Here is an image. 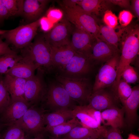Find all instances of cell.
I'll return each mask as SVG.
<instances>
[{"instance_id":"1","label":"cell","mask_w":139,"mask_h":139,"mask_svg":"<svg viewBox=\"0 0 139 139\" xmlns=\"http://www.w3.org/2000/svg\"><path fill=\"white\" fill-rule=\"evenodd\" d=\"M120 44L121 45L117 71V76L114 87L116 88L121 78L124 68L136 58L139 50V27L137 24L129 25L125 28L122 34Z\"/></svg>"},{"instance_id":"2","label":"cell","mask_w":139,"mask_h":139,"mask_svg":"<svg viewBox=\"0 0 139 139\" xmlns=\"http://www.w3.org/2000/svg\"><path fill=\"white\" fill-rule=\"evenodd\" d=\"M55 79L63 86L78 105H88L93 84L90 78H72L56 74Z\"/></svg>"},{"instance_id":"3","label":"cell","mask_w":139,"mask_h":139,"mask_svg":"<svg viewBox=\"0 0 139 139\" xmlns=\"http://www.w3.org/2000/svg\"><path fill=\"white\" fill-rule=\"evenodd\" d=\"M43 100L51 112L61 110H73L77 105L62 84L55 79L50 81L47 85Z\"/></svg>"},{"instance_id":"4","label":"cell","mask_w":139,"mask_h":139,"mask_svg":"<svg viewBox=\"0 0 139 139\" xmlns=\"http://www.w3.org/2000/svg\"><path fill=\"white\" fill-rule=\"evenodd\" d=\"M24 49L23 55L29 56L45 73L55 71L50 46L44 35L37 37L33 42Z\"/></svg>"},{"instance_id":"5","label":"cell","mask_w":139,"mask_h":139,"mask_svg":"<svg viewBox=\"0 0 139 139\" xmlns=\"http://www.w3.org/2000/svg\"><path fill=\"white\" fill-rule=\"evenodd\" d=\"M62 6L65 17L71 24L95 39L99 28L95 18L85 12L78 5L71 8Z\"/></svg>"},{"instance_id":"6","label":"cell","mask_w":139,"mask_h":139,"mask_svg":"<svg viewBox=\"0 0 139 139\" xmlns=\"http://www.w3.org/2000/svg\"><path fill=\"white\" fill-rule=\"evenodd\" d=\"M95 66L89 57L76 53L65 66L56 74L70 78H90Z\"/></svg>"},{"instance_id":"7","label":"cell","mask_w":139,"mask_h":139,"mask_svg":"<svg viewBox=\"0 0 139 139\" xmlns=\"http://www.w3.org/2000/svg\"><path fill=\"white\" fill-rule=\"evenodd\" d=\"M39 26V19L26 25L8 30L1 35V37L17 48L24 49L31 43Z\"/></svg>"},{"instance_id":"8","label":"cell","mask_w":139,"mask_h":139,"mask_svg":"<svg viewBox=\"0 0 139 139\" xmlns=\"http://www.w3.org/2000/svg\"><path fill=\"white\" fill-rule=\"evenodd\" d=\"M120 55L117 53L102 65L95 76L92 93L114 85Z\"/></svg>"},{"instance_id":"9","label":"cell","mask_w":139,"mask_h":139,"mask_svg":"<svg viewBox=\"0 0 139 139\" xmlns=\"http://www.w3.org/2000/svg\"><path fill=\"white\" fill-rule=\"evenodd\" d=\"M36 74L26 80L24 96L30 105L43 101L46 94L47 85L44 78V71L39 68Z\"/></svg>"},{"instance_id":"10","label":"cell","mask_w":139,"mask_h":139,"mask_svg":"<svg viewBox=\"0 0 139 139\" xmlns=\"http://www.w3.org/2000/svg\"><path fill=\"white\" fill-rule=\"evenodd\" d=\"M73 28L65 17L55 24L52 28L44 36L50 46L59 47L69 45Z\"/></svg>"},{"instance_id":"11","label":"cell","mask_w":139,"mask_h":139,"mask_svg":"<svg viewBox=\"0 0 139 139\" xmlns=\"http://www.w3.org/2000/svg\"><path fill=\"white\" fill-rule=\"evenodd\" d=\"M44 114L41 110L31 106L16 123L20 126L25 132L36 136L45 131Z\"/></svg>"},{"instance_id":"12","label":"cell","mask_w":139,"mask_h":139,"mask_svg":"<svg viewBox=\"0 0 139 139\" xmlns=\"http://www.w3.org/2000/svg\"><path fill=\"white\" fill-rule=\"evenodd\" d=\"M119 100L112 86L97 91L92 93L88 105L100 111L114 107L120 108Z\"/></svg>"},{"instance_id":"13","label":"cell","mask_w":139,"mask_h":139,"mask_svg":"<svg viewBox=\"0 0 139 139\" xmlns=\"http://www.w3.org/2000/svg\"><path fill=\"white\" fill-rule=\"evenodd\" d=\"M30 106L25 101L11 100L1 115L0 123L7 127L15 124L22 118Z\"/></svg>"},{"instance_id":"14","label":"cell","mask_w":139,"mask_h":139,"mask_svg":"<svg viewBox=\"0 0 139 139\" xmlns=\"http://www.w3.org/2000/svg\"><path fill=\"white\" fill-rule=\"evenodd\" d=\"M71 36L70 44L76 53L89 58L95 39L84 31L74 26Z\"/></svg>"},{"instance_id":"15","label":"cell","mask_w":139,"mask_h":139,"mask_svg":"<svg viewBox=\"0 0 139 139\" xmlns=\"http://www.w3.org/2000/svg\"><path fill=\"white\" fill-rule=\"evenodd\" d=\"M119 53L118 48L96 38L89 58L95 66L102 65Z\"/></svg>"},{"instance_id":"16","label":"cell","mask_w":139,"mask_h":139,"mask_svg":"<svg viewBox=\"0 0 139 139\" xmlns=\"http://www.w3.org/2000/svg\"><path fill=\"white\" fill-rule=\"evenodd\" d=\"M132 89L130 96L121 103L124 110L125 120L130 127L134 125L137 121V112L139 104V85L134 86Z\"/></svg>"},{"instance_id":"17","label":"cell","mask_w":139,"mask_h":139,"mask_svg":"<svg viewBox=\"0 0 139 139\" xmlns=\"http://www.w3.org/2000/svg\"><path fill=\"white\" fill-rule=\"evenodd\" d=\"M49 46L52 61L56 72L64 67L76 53L70 44L59 47Z\"/></svg>"},{"instance_id":"18","label":"cell","mask_w":139,"mask_h":139,"mask_svg":"<svg viewBox=\"0 0 139 139\" xmlns=\"http://www.w3.org/2000/svg\"><path fill=\"white\" fill-rule=\"evenodd\" d=\"M124 111L123 107H114L101 112V123L104 126L121 128L124 125Z\"/></svg>"},{"instance_id":"19","label":"cell","mask_w":139,"mask_h":139,"mask_svg":"<svg viewBox=\"0 0 139 139\" xmlns=\"http://www.w3.org/2000/svg\"><path fill=\"white\" fill-rule=\"evenodd\" d=\"M22 56V59L7 74L26 80L35 75V71L39 67L28 56L23 55Z\"/></svg>"},{"instance_id":"20","label":"cell","mask_w":139,"mask_h":139,"mask_svg":"<svg viewBox=\"0 0 139 139\" xmlns=\"http://www.w3.org/2000/svg\"><path fill=\"white\" fill-rule=\"evenodd\" d=\"M4 80L11 100H20L26 101L24 96L26 79L7 74L4 76Z\"/></svg>"},{"instance_id":"21","label":"cell","mask_w":139,"mask_h":139,"mask_svg":"<svg viewBox=\"0 0 139 139\" xmlns=\"http://www.w3.org/2000/svg\"><path fill=\"white\" fill-rule=\"evenodd\" d=\"M49 1L25 0L23 1L22 14L32 22L38 19L44 12Z\"/></svg>"},{"instance_id":"22","label":"cell","mask_w":139,"mask_h":139,"mask_svg":"<svg viewBox=\"0 0 139 139\" xmlns=\"http://www.w3.org/2000/svg\"><path fill=\"white\" fill-rule=\"evenodd\" d=\"M106 129L104 126L95 129L78 126L73 128L64 137L70 139H98L103 137Z\"/></svg>"},{"instance_id":"23","label":"cell","mask_w":139,"mask_h":139,"mask_svg":"<svg viewBox=\"0 0 139 139\" xmlns=\"http://www.w3.org/2000/svg\"><path fill=\"white\" fill-rule=\"evenodd\" d=\"M125 28V27L120 26L118 25L116 28H113L105 25H100L96 38L118 48Z\"/></svg>"},{"instance_id":"24","label":"cell","mask_w":139,"mask_h":139,"mask_svg":"<svg viewBox=\"0 0 139 139\" xmlns=\"http://www.w3.org/2000/svg\"><path fill=\"white\" fill-rule=\"evenodd\" d=\"M74 117L72 110H61L44 114V122L46 129L65 122Z\"/></svg>"},{"instance_id":"25","label":"cell","mask_w":139,"mask_h":139,"mask_svg":"<svg viewBox=\"0 0 139 139\" xmlns=\"http://www.w3.org/2000/svg\"><path fill=\"white\" fill-rule=\"evenodd\" d=\"M110 4L107 0H80L78 5L96 19V16L107 10L108 5Z\"/></svg>"},{"instance_id":"26","label":"cell","mask_w":139,"mask_h":139,"mask_svg":"<svg viewBox=\"0 0 139 139\" xmlns=\"http://www.w3.org/2000/svg\"><path fill=\"white\" fill-rule=\"evenodd\" d=\"M74 117L79 121L82 126L89 128L95 129L102 126L98 123L83 109L81 106L77 105L72 110Z\"/></svg>"},{"instance_id":"27","label":"cell","mask_w":139,"mask_h":139,"mask_svg":"<svg viewBox=\"0 0 139 139\" xmlns=\"http://www.w3.org/2000/svg\"><path fill=\"white\" fill-rule=\"evenodd\" d=\"M81 126L78 120L73 117L67 121L57 126L45 129V131L50 133L54 137H59L69 133L74 128Z\"/></svg>"},{"instance_id":"28","label":"cell","mask_w":139,"mask_h":139,"mask_svg":"<svg viewBox=\"0 0 139 139\" xmlns=\"http://www.w3.org/2000/svg\"><path fill=\"white\" fill-rule=\"evenodd\" d=\"M22 58L16 53L0 56V74H7Z\"/></svg>"},{"instance_id":"29","label":"cell","mask_w":139,"mask_h":139,"mask_svg":"<svg viewBox=\"0 0 139 139\" xmlns=\"http://www.w3.org/2000/svg\"><path fill=\"white\" fill-rule=\"evenodd\" d=\"M114 90L119 101L121 103L130 96L132 89L128 83L121 78L116 88Z\"/></svg>"},{"instance_id":"30","label":"cell","mask_w":139,"mask_h":139,"mask_svg":"<svg viewBox=\"0 0 139 139\" xmlns=\"http://www.w3.org/2000/svg\"><path fill=\"white\" fill-rule=\"evenodd\" d=\"M11 16L22 14L23 0H1Z\"/></svg>"},{"instance_id":"31","label":"cell","mask_w":139,"mask_h":139,"mask_svg":"<svg viewBox=\"0 0 139 139\" xmlns=\"http://www.w3.org/2000/svg\"><path fill=\"white\" fill-rule=\"evenodd\" d=\"M11 100L10 94L4 83V76L0 74V115L10 104Z\"/></svg>"},{"instance_id":"32","label":"cell","mask_w":139,"mask_h":139,"mask_svg":"<svg viewBox=\"0 0 139 139\" xmlns=\"http://www.w3.org/2000/svg\"><path fill=\"white\" fill-rule=\"evenodd\" d=\"M7 127L2 139H19L25 135L24 130L16 123Z\"/></svg>"},{"instance_id":"33","label":"cell","mask_w":139,"mask_h":139,"mask_svg":"<svg viewBox=\"0 0 139 139\" xmlns=\"http://www.w3.org/2000/svg\"><path fill=\"white\" fill-rule=\"evenodd\" d=\"M128 83H135L138 81L139 76L137 70L130 65L127 66L123 71L121 78Z\"/></svg>"},{"instance_id":"34","label":"cell","mask_w":139,"mask_h":139,"mask_svg":"<svg viewBox=\"0 0 139 139\" xmlns=\"http://www.w3.org/2000/svg\"><path fill=\"white\" fill-rule=\"evenodd\" d=\"M103 20L105 25L113 28H115L118 26V18L110 10L108 9L104 13Z\"/></svg>"},{"instance_id":"35","label":"cell","mask_w":139,"mask_h":139,"mask_svg":"<svg viewBox=\"0 0 139 139\" xmlns=\"http://www.w3.org/2000/svg\"><path fill=\"white\" fill-rule=\"evenodd\" d=\"M133 17V15L130 11L123 10L120 12L118 18L120 26L125 27L129 25Z\"/></svg>"},{"instance_id":"36","label":"cell","mask_w":139,"mask_h":139,"mask_svg":"<svg viewBox=\"0 0 139 139\" xmlns=\"http://www.w3.org/2000/svg\"><path fill=\"white\" fill-rule=\"evenodd\" d=\"M63 15L62 11L60 10L51 8L47 11L46 17L55 24L62 19Z\"/></svg>"},{"instance_id":"37","label":"cell","mask_w":139,"mask_h":139,"mask_svg":"<svg viewBox=\"0 0 139 139\" xmlns=\"http://www.w3.org/2000/svg\"><path fill=\"white\" fill-rule=\"evenodd\" d=\"M119 129L110 127L106 129L102 137L105 139H123Z\"/></svg>"},{"instance_id":"38","label":"cell","mask_w":139,"mask_h":139,"mask_svg":"<svg viewBox=\"0 0 139 139\" xmlns=\"http://www.w3.org/2000/svg\"><path fill=\"white\" fill-rule=\"evenodd\" d=\"M84 110L101 126V111L94 109L88 105L81 106Z\"/></svg>"},{"instance_id":"39","label":"cell","mask_w":139,"mask_h":139,"mask_svg":"<svg viewBox=\"0 0 139 139\" xmlns=\"http://www.w3.org/2000/svg\"><path fill=\"white\" fill-rule=\"evenodd\" d=\"M54 24L46 16H43L39 19V26L45 32H47L49 31Z\"/></svg>"},{"instance_id":"40","label":"cell","mask_w":139,"mask_h":139,"mask_svg":"<svg viewBox=\"0 0 139 139\" xmlns=\"http://www.w3.org/2000/svg\"><path fill=\"white\" fill-rule=\"evenodd\" d=\"M15 53L10 47L8 44L4 41L0 37V56Z\"/></svg>"},{"instance_id":"41","label":"cell","mask_w":139,"mask_h":139,"mask_svg":"<svg viewBox=\"0 0 139 139\" xmlns=\"http://www.w3.org/2000/svg\"><path fill=\"white\" fill-rule=\"evenodd\" d=\"M110 3L118 5L125 8H128L130 7V1L129 0H107Z\"/></svg>"},{"instance_id":"42","label":"cell","mask_w":139,"mask_h":139,"mask_svg":"<svg viewBox=\"0 0 139 139\" xmlns=\"http://www.w3.org/2000/svg\"><path fill=\"white\" fill-rule=\"evenodd\" d=\"M11 16L6 8L0 0V22L7 19Z\"/></svg>"},{"instance_id":"43","label":"cell","mask_w":139,"mask_h":139,"mask_svg":"<svg viewBox=\"0 0 139 139\" xmlns=\"http://www.w3.org/2000/svg\"><path fill=\"white\" fill-rule=\"evenodd\" d=\"M80 0H64L62 1V5L67 8H71L77 5Z\"/></svg>"},{"instance_id":"44","label":"cell","mask_w":139,"mask_h":139,"mask_svg":"<svg viewBox=\"0 0 139 139\" xmlns=\"http://www.w3.org/2000/svg\"><path fill=\"white\" fill-rule=\"evenodd\" d=\"M131 7L135 15L138 19L139 18V0L131 1Z\"/></svg>"},{"instance_id":"45","label":"cell","mask_w":139,"mask_h":139,"mask_svg":"<svg viewBox=\"0 0 139 139\" xmlns=\"http://www.w3.org/2000/svg\"><path fill=\"white\" fill-rule=\"evenodd\" d=\"M127 139H139V137L132 133H130L128 135Z\"/></svg>"},{"instance_id":"46","label":"cell","mask_w":139,"mask_h":139,"mask_svg":"<svg viewBox=\"0 0 139 139\" xmlns=\"http://www.w3.org/2000/svg\"><path fill=\"white\" fill-rule=\"evenodd\" d=\"M31 139H44V138L42 134L36 136L34 138Z\"/></svg>"},{"instance_id":"47","label":"cell","mask_w":139,"mask_h":139,"mask_svg":"<svg viewBox=\"0 0 139 139\" xmlns=\"http://www.w3.org/2000/svg\"><path fill=\"white\" fill-rule=\"evenodd\" d=\"M8 30H5L0 29V35H1L7 32Z\"/></svg>"},{"instance_id":"48","label":"cell","mask_w":139,"mask_h":139,"mask_svg":"<svg viewBox=\"0 0 139 139\" xmlns=\"http://www.w3.org/2000/svg\"><path fill=\"white\" fill-rule=\"evenodd\" d=\"M6 126L4 125L1 124L0 123V129H2V128L6 127Z\"/></svg>"},{"instance_id":"49","label":"cell","mask_w":139,"mask_h":139,"mask_svg":"<svg viewBox=\"0 0 139 139\" xmlns=\"http://www.w3.org/2000/svg\"><path fill=\"white\" fill-rule=\"evenodd\" d=\"M65 138L64 137H63V138H60L59 137H54V138H53V139H64Z\"/></svg>"},{"instance_id":"50","label":"cell","mask_w":139,"mask_h":139,"mask_svg":"<svg viewBox=\"0 0 139 139\" xmlns=\"http://www.w3.org/2000/svg\"><path fill=\"white\" fill-rule=\"evenodd\" d=\"M19 139H28L25 136V135H24Z\"/></svg>"},{"instance_id":"51","label":"cell","mask_w":139,"mask_h":139,"mask_svg":"<svg viewBox=\"0 0 139 139\" xmlns=\"http://www.w3.org/2000/svg\"><path fill=\"white\" fill-rule=\"evenodd\" d=\"M2 129H0V139H1L2 138L1 137V130Z\"/></svg>"},{"instance_id":"52","label":"cell","mask_w":139,"mask_h":139,"mask_svg":"<svg viewBox=\"0 0 139 139\" xmlns=\"http://www.w3.org/2000/svg\"><path fill=\"white\" fill-rule=\"evenodd\" d=\"M64 138H65V139H69V138H66V137H64Z\"/></svg>"},{"instance_id":"53","label":"cell","mask_w":139,"mask_h":139,"mask_svg":"<svg viewBox=\"0 0 139 139\" xmlns=\"http://www.w3.org/2000/svg\"><path fill=\"white\" fill-rule=\"evenodd\" d=\"M1 139H2V138H1Z\"/></svg>"},{"instance_id":"54","label":"cell","mask_w":139,"mask_h":139,"mask_svg":"<svg viewBox=\"0 0 139 139\" xmlns=\"http://www.w3.org/2000/svg\"></svg>"}]
</instances>
